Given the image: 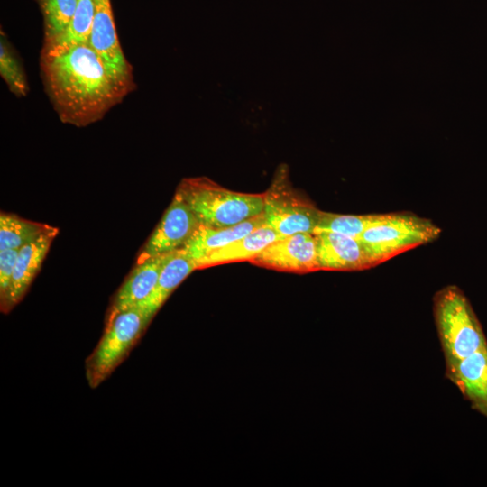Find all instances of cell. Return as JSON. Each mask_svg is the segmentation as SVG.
Instances as JSON below:
<instances>
[{"label": "cell", "instance_id": "6da1fadb", "mask_svg": "<svg viewBox=\"0 0 487 487\" xmlns=\"http://www.w3.org/2000/svg\"><path fill=\"white\" fill-rule=\"evenodd\" d=\"M40 68L45 91L64 124H91L127 96L89 45L41 54Z\"/></svg>", "mask_w": 487, "mask_h": 487}, {"label": "cell", "instance_id": "7a4b0ae2", "mask_svg": "<svg viewBox=\"0 0 487 487\" xmlns=\"http://www.w3.org/2000/svg\"><path fill=\"white\" fill-rule=\"evenodd\" d=\"M177 192L207 227L237 225L263 213V193L233 191L205 177L183 179Z\"/></svg>", "mask_w": 487, "mask_h": 487}, {"label": "cell", "instance_id": "3957f363", "mask_svg": "<svg viewBox=\"0 0 487 487\" xmlns=\"http://www.w3.org/2000/svg\"><path fill=\"white\" fill-rule=\"evenodd\" d=\"M433 314L446 364L487 347L482 326L458 287L446 286L434 295Z\"/></svg>", "mask_w": 487, "mask_h": 487}, {"label": "cell", "instance_id": "277c9868", "mask_svg": "<svg viewBox=\"0 0 487 487\" xmlns=\"http://www.w3.org/2000/svg\"><path fill=\"white\" fill-rule=\"evenodd\" d=\"M441 229L431 220L410 213L384 214L360 236L373 265L437 239Z\"/></svg>", "mask_w": 487, "mask_h": 487}, {"label": "cell", "instance_id": "5b68a950", "mask_svg": "<svg viewBox=\"0 0 487 487\" xmlns=\"http://www.w3.org/2000/svg\"><path fill=\"white\" fill-rule=\"evenodd\" d=\"M149 323L136 307L117 314L105 326L104 333L86 359L85 370L92 389L105 381L128 356Z\"/></svg>", "mask_w": 487, "mask_h": 487}, {"label": "cell", "instance_id": "8992f818", "mask_svg": "<svg viewBox=\"0 0 487 487\" xmlns=\"http://www.w3.org/2000/svg\"><path fill=\"white\" fill-rule=\"evenodd\" d=\"M263 200L266 225L281 236L314 233L321 210L292 186L286 165L276 170Z\"/></svg>", "mask_w": 487, "mask_h": 487}, {"label": "cell", "instance_id": "52a82bcc", "mask_svg": "<svg viewBox=\"0 0 487 487\" xmlns=\"http://www.w3.org/2000/svg\"><path fill=\"white\" fill-rule=\"evenodd\" d=\"M95 13L89 46L99 57L112 79L128 95L134 88L133 67L116 35L110 0H94Z\"/></svg>", "mask_w": 487, "mask_h": 487}, {"label": "cell", "instance_id": "ba28073f", "mask_svg": "<svg viewBox=\"0 0 487 487\" xmlns=\"http://www.w3.org/2000/svg\"><path fill=\"white\" fill-rule=\"evenodd\" d=\"M199 225L194 212L176 191L160 222L140 251L136 264L182 248Z\"/></svg>", "mask_w": 487, "mask_h": 487}, {"label": "cell", "instance_id": "9c48e42d", "mask_svg": "<svg viewBox=\"0 0 487 487\" xmlns=\"http://www.w3.org/2000/svg\"><path fill=\"white\" fill-rule=\"evenodd\" d=\"M251 263L279 271L309 273L320 271L314 233L281 237L266 246Z\"/></svg>", "mask_w": 487, "mask_h": 487}, {"label": "cell", "instance_id": "30bf717a", "mask_svg": "<svg viewBox=\"0 0 487 487\" xmlns=\"http://www.w3.org/2000/svg\"><path fill=\"white\" fill-rule=\"evenodd\" d=\"M320 271H362L374 267L359 238L330 231L315 232Z\"/></svg>", "mask_w": 487, "mask_h": 487}, {"label": "cell", "instance_id": "8fae6325", "mask_svg": "<svg viewBox=\"0 0 487 487\" xmlns=\"http://www.w3.org/2000/svg\"><path fill=\"white\" fill-rule=\"evenodd\" d=\"M58 233L59 229L54 227L19 249L8 291L0 301L2 312H9L23 299Z\"/></svg>", "mask_w": 487, "mask_h": 487}, {"label": "cell", "instance_id": "7c38bea8", "mask_svg": "<svg viewBox=\"0 0 487 487\" xmlns=\"http://www.w3.org/2000/svg\"><path fill=\"white\" fill-rule=\"evenodd\" d=\"M446 377L459 389L474 410L487 417V347L446 364Z\"/></svg>", "mask_w": 487, "mask_h": 487}, {"label": "cell", "instance_id": "4fadbf2b", "mask_svg": "<svg viewBox=\"0 0 487 487\" xmlns=\"http://www.w3.org/2000/svg\"><path fill=\"white\" fill-rule=\"evenodd\" d=\"M170 253L154 256L136 264L115 293L108 309L105 326L109 324L117 314L135 308L151 294Z\"/></svg>", "mask_w": 487, "mask_h": 487}, {"label": "cell", "instance_id": "5bb4252c", "mask_svg": "<svg viewBox=\"0 0 487 487\" xmlns=\"http://www.w3.org/2000/svg\"><path fill=\"white\" fill-rule=\"evenodd\" d=\"M195 270H198L196 262L183 250L170 253L152 291L136 306L149 324L172 292Z\"/></svg>", "mask_w": 487, "mask_h": 487}, {"label": "cell", "instance_id": "9a60e30c", "mask_svg": "<svg viewBox=\"0 0 487 487\" xmlns=\"http://www.w3.org/2000/svg\"><path fill=\"white\" fill-rule=\"evenodd\" d=\"M264 225H266V218L263 213L240 224L226 227L212 228L199 225L193 235L180 249L197 262L209 253L247 235Z\"/></svg>", "mask_w": 487, "mask_h": 487}, {"label": "cell", "instance_id": "2e32d148", "mask_svg": "<svg viewBox=\"0 0 487 487\" xmlns=\"http://www.w3.org/2000/svg\"><path fill=\"white\" fill-rule=\"evenodd\" d=\"M281 237L284 236H281L274 229L264 225L247 235L203 256L196 262L197 268L204 269L242 261L250 262L266 246Z\"/></svg>", "mask_w": 487, "mask_h": 487}, {"label": "cell", "instance_id": "e0dca14e", "mask_svg": "<svg viewBox=\"0 0 487 487\" xmlns=\"http://www.w3.org/2000/svg\"><path fill=\"white\" fill-rule=\"evenodd\" d=\"M94 13V0H78L69 23L60 34L44 40L41 54H58L77 46L89 45Z\"/></svg>", "mask_w": 487, "mask_h": 487}, {"label": "cell", "instance_id": "ac0fdd59", "mask_svg": "<svg viewBox=\"0 0 487 487\" xmlns=\"http://www.w3.org/2000/svg\"><path fill=\"white\" fill-rule=\"evenodd\" d=\"M54 227L14 214L0 215V250L20 249Z\"/></svg>", "mask_w": 487, "mask_h": 487}, {"label": "cell", "instance_id": "d6986e66", "mask_svg": "<svg viewBox=\"0 0 487 487\" xmlns=\"http://www.w3.org/2000/svg\"><path fill=\"white\" fill-rule=\"evenodd\" d=\"M384 214L343 215L321 211L314 231H330L354 238H360L366 229L380 222Z\"/></svg>", "mask_w": 487, "mask_h": 487}, {"label": "cell", "instance_id": "ffe728a7", "mask_svg": "<svg viewBox=\"0 0 487 487\" xmlns=\"http://www.w3.org/2000/svg\"><path fill=\"white\" fill-rule=\"evenodd\" d=\"M0 75L14 95L17 97L27 96L29 86L26 75L3 32L0 41Z\"/></svg>", "mask_w": 487, "mask_h": 487}, {"label": "cell", "instance_id": "44dd1931", "mask_svg": "<svg viewBox=\"0 0 487 487\" xmlns=\"http://www.w3.org/2000/svg\"><path fill=\"white\" fill-rule=\"evenodd\" d=\"M44 22V40L60 34L72 19L78 0H38Z\"/></svg>", "mask_w": 487, "mask_h": 487}, {"label": "cell", "instance_id": "7402d4cb", "mask_svg": "<svg viewBox=\"0 0 487 487\" xmlns=\"http://www.w3.org/2000/svg\"><path fill=\"white\" fill-rule=\"evenodd\" d=\"M19 249L0 250V301L8 291Z\"/></svg>", "mask_w": 487, "mask_h": 487}]
</instances>
